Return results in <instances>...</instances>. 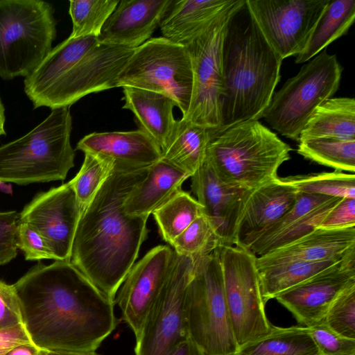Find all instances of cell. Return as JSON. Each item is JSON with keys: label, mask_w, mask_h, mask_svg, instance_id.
<instances>
[{"label": "cell", "mask_w": 355, "mask_h": 355, "mask_svg": "<svg viewBox=\"0 0 355 355\" xmlns=\"http://www.w3.org/2000/svg\"><path fill=\"white\" fill-rule=\"evenodd\" d=\"M13 285L32 342L52 354L95 352L116 327L114 301L70 261L37 264Z\"/></svg>", "instance_id": "6da1fadb"}, {"label": "cell", "mask_w": 355, "mask_h": 355, "mask_svg": "<svg viewBox=\"0 0 355 355\" xmlns=\"http://www.w3.org/2000/svg\"><path fill=\"white\" fill-rule=\"evenodd\" d=\"M148 169L115 164L82 212L76 231L70 262L114 301L148 236V217L130 215L124 209L126 199Z\"/></svg>", "instance_id": "7a4b0ae2"}, {"label": "cell", "mask_w": 355, "mask_h": 355, "mask_svg": "<svg viewBox=\"0 0 355 355\" xmlns=\"http://www.w3.org/2000/svg\"><path fill=\"white\" fill-rule=\"evenodd\" d=\"M222 55L221 124L214 137L237 123L262 118L280 80L283 61L263 36L245 2L228 21Z\"/></svg>", "instance_id": "3957f363"}, {"label": "cell", "mask_w": 355, "mask_h": 355, "mask_svg": "<svg viewBox=\"0 0 355 355\" xmlns=\"http://www.w3.org/2000/svg\"><path fill=\"white\" fill-rule=\"evenodd\" d=\"M292 148L259 120L237 123L211 139L206 153L225 184L253 189L274 180Z\"/></svg>", "instance_id": "277c9868"}, {"label": "cell", "mask_w": 355, "mask_h": 355, "mask_svg": "<svg viewBox=\"0 0 355 355\" xmlns=\"http://www.w3.org/2000/svg\"><path fill=\"white\" fill-rule=\"evenodd\" d=\"M70 107L51 110L24 136L0 146V181L26 185L63 180L74 166Z\"/></svg>", "instance_id": "5b68a950"}, {"label": "cell", "mask_w": 355, "mask_h": 355, "mask_svg": "<svg viewBox=\"0 0 355 355\" xmlns=\"http://www.w3.org/2000/svg\"><path fill=\"white\" fill-rule=\"evenodd\" d=\"M219 248L196 259L184 297L188 336L203 355H234L238 349L226 305Z\"/></svg>", "instance_id": "8992f818"}, {"label": "cell", "mask_w": 355, "mask_h": 355, "mask_svg": "<svg viewBox=\"0 0 355 355\" xmlns=\"http://www.w3.org/2000/svg\"><path fill=\"white\" fill-rule=\"evenodd\" d=\"M55 37L51 3L0 0V76H28L51 51Z\"/></svg>", "instance_id": "52a82bcc"}, {"label": "cell", "mask_w": 355, "mask_h": 355, "mask_svg": "<svg viewBox=\"0 0 355 355\" xmlns=\"http://www.w3.org/2000/svg\"><path fill=\"white\" fill-rule=\"evenodd\" d=\"M343 69L336 55L322 50L273 93L262 118L282 135L299 141L315 108L338 90Z\"/></svg>", "instance_id": "ba28073f"}, {"label": "cell", "mask_w": 355, "mask_h": 355, "mask_svg": "<svg viewBox=\"0 0 355 355\" xmlns=\"http://www.w3.org/2000/svg\"><path fill=\"white\" fill-rule=\"evenodd\" d=\"M116 86L132 87L172 98L184 116L189 107L193 71L186 46L164 37L150 38L135 49Z\"/></svg>", "instance_id": "9c48e42d"}, {"label": "cell", "mask_w": 355, "mask_h": 355, "mask_svg": "<svg viewBox=\"0 0 355 355\" xmlns=\"http://www.w3.org/2000/svg\"><path fill=\"white\" fill-rule=\"evenodd\" d=\"M245 2V0H239L207 30L184 46L191 62L193 87L189 110L182 119L209 129L211 139L221 124L222 53L225 34L230 19Z\"/></svg>", "instance_id": "30bf717a"}, {"label": "cell", "mask_w": 355, "mask_h": 355, "mask_svg": "<svg viewBox=\"0 0 355 355\" xmlns=\"http://www.w3.org/2000/svg\"><path fill=\"white\" fill-rule=\"evenodd\" d=\"M227 312L238 348L262 337L272 324L267 318L257 257L239 246L219 248Z\"/></svg>", "instance_id": "8fae6325"}, {"label": "cell", "mask_w": 355, "mask_h": 355, "mask_svg": "<svg viewBox=\"0 0 355 355\" xmlns=\"http://www.w3.org/2000/svg\"><path fill=\"white\" fill-rule=\"evenodd\" d=\"M195 261L175 252L168 277L136 337L135 355H169L189 338L184 304Z\"/></svg>", "instance_id": "7c38bea8"}, {"label": "cell", "mask_w": 355, "mask_h": 355, "mask_svg": "<svg viewBox=\"0 0 355 355\" xmlns=\"http://www.w3.org/2000/svg\"><path fill=\"white\" fill-rule=\"evenodd\" d=\"M135 49L97 43L52 83L28 96L34 108L70 107L92 93L116 87Z\"/></svg>", "instance_id": "4fadbf2b"}, {"label": "cell", "mask_w": 355, "mask_h": 355, "mask_svg": "<svg viewBox=\"0 0 355 355\" xmlns=\"http://www.w3.org/2000/svg\"><path fill=\"white\" fill-rule=\"evenodd\" d=\"M329 0H245L263 36L282 59L306 46Z\"/></svg>", "instance_id": "5bb4252c"}, {"label": "cell", "mask_w": 355, "mask_h": 355, "mask_svg": "<svg viewBox=\"0 0 355 355\" xmlns=\"http://www.w3.org/2000/svg\"><path fill=\"white\" fill-rule=\"evenodd\" d=\"M81 214L75 192L67 182L38 193L19 214V220L42 236L55 261H70Z\"/></svg>", "instance_id": "9a60e30c"}, {"label": "cell", "mask_w": 355, "mask_h": 355, "mask_svg": "<svg viewBox=\"0 0 355 355\" xmlns=\"http://www.w3.org/2000/svg\"><path fill=\"white\" fill-rule=\"evenodd\" d=\"M355 284V247L340 261L309 279L282 292L275 299L310 327L324 320L338 295Z\"/></svg>", "instance_id": "2e32d148"}, {"label": "cell", "mask_w": 355, "mask_h": 355, "mask_svg": "<svg viewBox=\"0 0 355 355\" xmlns=\"http://www.w3.org/2000/svg\"><path fill=\"white\" fill-rule=\"evenodd\" d=\"M175 252L159 245L135 263L119 288L114 303L135 338L139 334L148 311L160 292L171 268Z\"/></svg>", "instance_id": "e0dca14e"}, {"label": "cell", "mask_w": 355, "mask_h": 355, "mask_svg": "<svg viewBox=\"0 0 355 355\" xmlns=\"http://www.w3.org/2000/svg\"><path fill=\"white\" fill-rule=\"evenodd\" d=\"M191 178V191L202 205V214L211 223L222 246L236 245L238 224L252 189L223 182L206 157Z\"/></svg>", "instance_id": "ac0fdd59"}, {"label": "cell", "mask_w": 355, "mask_h": 355, "mask_svg": "<svg viewBox=\"0 0 355 355\" xmlns=\"http://www.w3.org/2000/svg\"><path fill=\"white\" fill-rule=\"evenodd\" d=\"M173 0H122L104 24L98 44L135 49L151 38Z\"/></svg>", "instance_id": "d6986e66"}, {"label": "cell", "mask_w": 355, "mask_h": 355, "mask_svg": "<svg viewBox=\"0 0 355 355\" xmlns=\"http://www.w3.org/2000/svg\"><path fill=\"white\" fill-rule=\"evenodd\" d=\"M341 199L297 192L294 206L246 249L257 257L301 238L317 228Z\"/></svg>", "instance_id": "ffe728a7"}, {"label": "cell", "mask_w": 355, "mask_h": 355, "mask_svg": "<svg viewBox=\"0 0 355 355\" xmlns=\"http://www.w3.org/2000/svg\"><path fill=\"white\" fill-rule=\"evenodd\" d=\"M297 189L277 178L251 190L239 220L235 246L247 248L295 205Z\"/></svg>", "instance_id": "44dd1931"}, {"label": "cell", "mask_w": 355, "mask_h": 355, "mask_svg": "<svg viewBox=\"0 0 355 355\" xmlns=\"http://www.w3.org/2000/svg\"><path fill=\"white\" fill-rule=\"evenodd\" d=\"M355 247V226L315 228L301 238L257 257L258 269L291 262L340 259Z\"/></svg>", "instance_id": "7402d4cb"}, {"label": "cell", "mask_w": 355, "mask_h": 355, "mask_svg": "<svg viewBox=\"0 0 355 355\" xmlns=\"http://www.w3.org/2000/svg\"><path fill=\"white\" fill-rule=\"evenodd\" d=\"M76 150L98 154L133 168L150 166L162 158V153L155 141L140 129L93 132L78 142Z\"/></svg>", "instance_id": "603a6c76"}, {"label": "cell", "mask_w": 355, "mask_h": 355, "mask_svg": "<svg viewBox=\"0 0 355 355\" xmlns=\"http://www.w3.org/2000/svg\"><path fill=\"white\" fill-rule=\"evenodd\" d=\"M238 1H173L159 24L163 37L185 46L234 6Z\"/></svg>", "instance_id": "cb8c5ba5"}, {"label": "cell", "mask_w": 355, "mask_h": 355, "mask_svg": "<svg viewBox=\"0 0 355 355\" xmlns=\"http://www.w3.org/2000/svg\"><path fill=\"white\" fill-rule=\"evenodd\" d=\"M123 108L134 114L139 129L150 137L164 152L177 122L173 116L174 101L160 93L132 87H123Z\"/></svg>", "instance_id": "d4e9b609"}, {"label": "cell", "mask_w": 355, "mask_h": 355, "mask_svg": "<svg viewBox=\"0 0 355 355\" xmlns=\"http://www.w3.org/2000/svg\"><path fill=\"white\" fill-rule=\"evenodd\" d=\"M189 178L187 173L160 159L148 167L146 177L128 197L125 211L148 217L180 192Z\"/></svg>", "instance_id": "484cf974"}, {"label": "cell", "mask_w": 355, "mask_h": 355, "mask_svg": "<svg viewBox=\"0 0 355 355\" xmlns=\"http://www.w3.org/2000/svg\"><path fill=\"white\" fill-rule=\"evenodd\" d=\"M317 138L355 139V100L330 98L313 111L302 130L299 142Z\"/></svg>", "instance_id": "4316f807"}, {"label": "cell", "mask_w": 355, "mask_h": 355, "mask_svg": "<svg viewBox=\"0 0 355 355\" xmlns=\"http://www.w3.org/2000/svg\"><path fill=\"white\" fill-rule=\"evenodd\" d=\"M210 140L209 129L181 119L161 159L191 177L205 159Z\"/></svg>", "instance_id": "83f0119b"}, {"label": "cell", "mask_w": 355, "mask_h": 355, "mask_svg": "<svg viewBox=\"0 0 355 355\" xmlns=\"http://www.w3.org/2000/svg\"><path fill=\"white\" fill-rule=\"evenodd\" d=\"M354 19L355 0H329L305 48L295 55V62L300 64L312 59L346 34Z\"/></svg>", "instance_id": "f1b7e54d"}, {"label": "cell", "mask_w": 355, "mask_h": 355, "mask_svg": "<svg viewBox=\"0 0 355 355\" xmlns=\"http://www.w3.org/2000/svg\"><path fill=\"white\" fill-rule=\"evenodd\" d=\"M234 355H321L309 327L272 325L268 334L239 347Z\"/></svg>", "instance_id": "f546056e"}, {"label": "cell", "mask_w": 355, "mask_h": 355, "mask_svg": "<svg viewBox=\"0 0 355 355\" xmlns=\"http://www.w3.org/2000/svg\"><path fill=\"white\" fill-rule=\"evenodd\" d=\"M342 258L319 261H291L258 269L263 302L266 304L282 292L336 264Z\"/></svg>", "instance_id": "4dcf8cb0"}, {"label": "cell", "mask_w": 355, "mask_h": 355, "mask_svg": "<svg viewBox=\"0 0 355 355\" xmlns=\"http://www.w3.org/2000/svg\"><path fill=\"white\" fill-rule=\"evenodd\" d=\"M202 214V207L190 193L181 190L152 214L163 240L171 245Z\"/></svg>", "instance_id": "1f68e13d"}, {"label": "cell", "mask_w": 355, "mask_h": 355, "mask_svg": "<svg viewBox=\"0 0 355 355\" xmlns=\"http://www.w3.org/2000/svg\"><path fill=\"white\" fill-rule=\"evenodd\" d=\"M297 151L304 158L335 171H355V139H306L299 142Z\"/></svg>", "instance_id": "d6a6232c"}, {"label": "cell", "mask_w": 355, "mask_h": 355, "mask_svg": "<svg viewBox=\"0 0 355 355\" xmlns=\"http://www.w3.org/2000/svg\"><path fill=\"white\" fill-rule=\"evenodd\" d=\"M83 165L69 182L71 185L82 212L94 199L112 171L114 161L92 153H84Z\"/></svg>", "instance_id": "836d02e7"}, {"label": "cell", "mask_w": 355, "mask_h": 355, "mask_svg": "<svg viewBox=\"0 0 355 355\" xmlns=\"http://www.w3.org/2000/svg\"><path fill=\"white\" fill-rule=\"evenodd\" d=\"M298 192L355 198V175L339 171L283 178Z\"/></svg>", "instance_id": "e575fe53"}, {"label": "cell", "mask_w": 355, "mask_h": 355, "mask_svg": "<svg viewBox=\"0 0 355 355\" xmlns=\"http://www.w3.org/2000/svg\"><path fill=\"white\" fill-rule=\"evenodd\" d=\"M119 3L118 0L70 1L69 12L73 24L70 37L92 35L98 37Z\"/></svg>", "instance_id": "d590c367"}, {"label": "cell", "mask_w": 355, "mask_h": 355, "mask_svg": "<svg viewBox=\"0 0 355 355\" xmlns=\"http://www.w3.org/2000/svg\"><path fill=\"white\" fill-rule=\"evenodd\" d=\"M222 246L209 220L202 214L173 242L171 248L180 255L196 259Z\"/></svg>", "instance_id": "8d00e7d4"}, {"label": "cell", "mask_w": 355, "mask_h": 355, "mask_svg": "<svg viewBox=\"0 0 355 355\" xmlns=\"http://www.w3.org/2000/svg\"><path fill=\"white\" fill-rule=\"evenodd\" d=\"M324 322L336 333L355 339V284L343 290L334 300Z\"/></svg>", "instance_id": "74e56055"}, {"label": "cell", "mask_w": 355, "mask_h": 355, "mask_svg": "<svg viewBox=\"0 0 355 355\" xmlns=\"http://www.w3.org/2000/svg\"><path fill=\"white\" fill-rule=\"evenodd\" d=\"M309 329L321 355H355V339L336 333L324 320Z\"/></svg>", "instance_id": "f35d334b"}, {"label": "cell", "mask_w": 355, "mask_h": 355, "mask_svg": "<svg viewBox=\"0 0 355 355\" xmlns=\"http://www.w3.org/2000/svg\"><path fill=\"white\" fill-rule=\"evenodd\" d=\"M19 218L16 211L0 212V266L9 263L17 254Z\"/></svg>", "instance_id": "ab89813d"}, {"label": "cell", "mask_w": 355, "mask_h": 355, "mask_svg": "<svg viewBox=\"0 0 355 355\" xmlns=\"http://www.w3.org/2000/svg\"><path fill=\"white\" fill-rule=\"evenodd\" d=\"M17 236L26 260L53 259L42 236L28 224L19 220Z\"/></svg>", "instance_id": "60d3db41"}, {"label": "cell", "mask_w": 355, "mask_h": 355, "mask_svg": "<svg viewBox=\"0 0 355 355\" xmlns=\"http://www.w3.org/2000/svg\"><path fill=\"white\" fill-rule=\"evenodd\" d=\"M19 323H24V318L15 288L0 280V329Z\"/></svg>", "instance_id": "b9f144b4"}, {"label": "cell", "mask_w": 355, "mask_h": 355, "mask_svg": "<svg viewBox=\"0 0 355 355\" xmlns=\"http://www.w3.org/2000/svg\"><path fill=\"white\" fill-rule=\"evenodd\" d=\"M355 226V198H343L326 215L318 228L337 229Z\"/></svg>", "instance_id": "7bdbcfd3"}, {"label": "cell", "mask_w": 355, "mask_h": 355, "mask_svg": "<svg viewBox=\"0 0 355 355\" xmlns=\"http://www.w3.org/2000/svg\"><path fill=\"white\" fill-rule=\"evenodd\" d=\"M26 343H33L24 323L0 329V355H6L15 347Z\"/></svg>", "instance_id": "ee69618b"}, {"label": "cell", "mask_w": 355, "mask_h": 355, "mask_svg": "<svg viewBox=\"0 0 355 355\" xmlns=\"http://www.w3.org/2000/svg\"><path fill=\"white\" fill-rule=\"evenodd\" d=\"M6 355H51V353L33 343H26L15 347Z\"/></svg>", "instance_id": "f6af8a7d"}, {"label": "cell", "mask_w": 355, "mask_h": 355, "mask_svg": "<svg viewBox=\"0 0 355 355\" xmlns=\"http://www.w3.org/2000/svg\"><path fill=\"white\" fill-rule=\"evenodd\" d=\"M169 355H203L197 345L189 338L178 345Z\"/></svg>", "instance_id": "bcb514c9"}, {"label": "cell", "mask_w": 355, "mask_h": 355, "mask_svg": "<svg viewBox=\"0 0 355 355\" xmlns=\"http://www.w3.org/2000/svg\"><path fill=\"white\" fill-rule=\"evenodd\" d=\"M5 122V108L0 97V137L6 135Z\"/></svg>", "instance_id": "7dc6e473"}, {"label": "cell", "mask_w": 355, "mask_h": 355, "mask_svg": "<svg viewBox=\"0 0 355 355\" xmlns=\"http://www.w3.org/2000/svg\"><path fill=\"white\" fill-rule=\"evenodd\" d=\"M0 190L3 192L10 193L12 192V187L10 185L6 184V182L0 181Z\"/></svg>", "instance_id": "c3c4849f"}, {"label": "cell", "mask_w": 355, "mask_h": 355, "mask_svg": "<svg viewBox=\"0 0 355 355\" xmlns=\"http://www.w3.org/2000/svg\"><path fill=\"white\" fill-rule=\"evenodd\" d=\"M51 355H98L95 352H80V353H69V354H52Z\"/></svg>", "instance_id": "681fc988"}]
</instances>
